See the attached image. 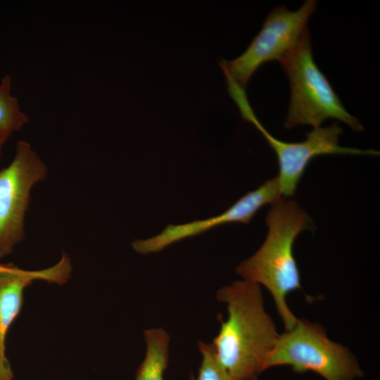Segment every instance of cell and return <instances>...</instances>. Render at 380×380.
<instances>
[{"instance_id": "7", "label": "cell", "mask_w": 380, "mask_h": 380, "mask_svg": "<svg viewBox=\"0 0 380 380\" xmlns=\"http://www.w3.org/2000/svg\"><path fill=\"white\" fill-rule=\"evenodd\" d=\"M46 172L31 145L18 141L13 160L0 170V259L10 255L25 239L24 219L30 191Z\"/></svg>"}, {"instance_id": "10", "label": "cell", "mask_w": 380, "mask_h": 380, "mask_svg": "<svg viewBox=\"0 0 380 380\" xmlns=\"http://www.w3.org/2000/svg\"><path fill=\"white\" fill-rule=\"evenodd\" d=\"M144 334L146 354L136 370L135 380H163L169 362L170 336L163 328L146 329Z\"/></svg>"}, {"instance_id": "11", "label": "cell", "mask_w": 380, "mask_h": 380, "mask_svg": "<svg viewBox=\"0 0 380 380\" xmlns=\"http://www.w3.org/2000/svg\"><path fill=\"white\" fill-rule=\"evenodd\" d=\"M28 121V116L20 108L18 98L11 94V78L6 75L0 82V158L6 141Z\"/></svg>"}, {"instance_id": "8", "label": "cell", "mask_w": 380, "mask_h": 380, "mask_svg": "<svg viewBox=\"0 0 380 380\" xmlns=\"http://www.w3.org/2000/svg\"><path fill=\"white\" fill-rule=\"evenodd\" d=\"M281 196L277 177L268 179L257 189L240 198L219 215L181 224H169L161 233L146 239L135 240L133 249L140 254L159 252L169 245L231 222L248 224L263 205L274 203Z\"/></svg>"}, {"instance_id": "5", "label": "cell", "mask_w": 380, "mask_h": 380, "mask_svg": "<svg viewBox=\"0 0 380 380\" xmlns=\"http://www.w3.org/2000/svg\"><path fill=\"white\" fill-rule=\"evenodd\" d=\"M317 4V1L307 0L293 11L284 5L274 8L241 55L232 61L220 60L225 78L246 89L251 77L263 63L280 62L309 30L308 22L316 10Z\"/></svg>"}, {"instance_id": "4", "label": "cell", "mask_w": 380, "mask_h": 380, "mask_svg": "<svg viewBox=\"0 0 380 380\" xmlns=\"http://www.w3.org/2000/svg\"><path fill=\"white\" fill-rule=\"evenodd\" d=\"M279 365L291 366L296 373L313 372L325 380H355L362 375L348 348L331 341L321 326L305 319H297L279 335L265 367Z\"/></svg>"}, {"instance_id": "3", "label": "cell", "mask_w": 380, "mask_h": 380, "mask_svg": "<svg viewBox=\"0 0 380 380\" xmlns=\"http://www.w3.org/2000/svg\"><path fill=\"white\" fill-rule=\"evenodd\" d=\"M290 85V101L284 127L298 125L320 127L333 118L348 125L354 132L363 126L343 107L329 80L314 61L310 30L298 44L280 62Z\"/></svg>"}, {"instance_id": "2", "label": "cell", "mask_w": 380, "mask_h": 380, "mask_svg": "<svg viewBox=\"0 0 380 380\" xmlns=\"http://www.w3.org/2000/svg\"><path fill=\"white\" fill-rule=\"evenodd\" d=\"M265 221L268 233L264 243L253 255L239 265L236 272L243 279L268 289L287 331L298 319L286 298L290 292L301 289L293 244L302 231L313 230L315 225L295 201L284 198L272 204Z\"/></svg>"}, {"instance_id": "1", "label": "cell", "mask_w": 380, "mask_h": 380, "mask_svg": "<svg viewBox=\"0 0 380 380\" xmlns=\"http://www.w3.org/2000/svg\"><path fill=\"white\" fill-rule=\"evenodd\" d=\"M217 299L227 304L228 317L220 319L210 343L215 355L233 380H257L279 335L265 310L260 286L236 281L222 287Z\"/></svg>"}, {"instance_id": "9", "label": "cell", "mask_w": 380, "mask_h": 380, "mask_svg": "<svg viewBox=\"0 0 380 380\" xmlns=\"http://www.w3.org/2000/svg\"><path fill=\"white\" fill-rule=\"evenodd\" d=\"M71 272L70 260L65 253L57 264L46 269L29 271L11 264L8 269L0 272V380H13L6 355V338L20 312L25 289L35 280L63 284L70 279Z\"/></svg>"}, {"instance_id": "12", "label": "cell", "mask_w": 380, "mask_h": 380, "mask_svg": "<svg viewBox=\"0 0 380 380\" xmlns=\"http://www.w3.org/2000/svg\"><path fill=\"white\" fill-rule=\"evenodd\" d=\"M202 359L197 378L191 376V380H233L229 374L218 361L210 343L198 342Z\"/></svg>"}, {"instance_id": "6", "label": "cell", "mask_w": 380, "mask_h": 380, "mask_svg": "<svg viewBox=\"0 0 380 380\" xmlns=\"http://www.w3.org/2000/svg\"><path fill=\"white\" fill-rule=\"evenodd\" d=\"M232 99L237 105L242 117L251 122L263 135L274 151L279 163L277 176L281 196L290 197L296 190L309 163L315 157L325 155L378 156L375 150H362L341 146L339 136L342 129L337 122L327 127H317L305 135L300 142H286L272 136L261 124L254 113L245 91L234 93Z\"/></svg>"}, {"instance_id": "13", "label": "cell", "mask_w": 380, "mask_h": 380, "mask_svg": "<svg viewBox=\"0 0 380 380\" xmlns=\"http://www.w3.org/2000/svg\"><path fill=\"white\" fill-rule=\"evenodd\" d=\"M11 264H0V272L6 270L10 267Z\"/></svg>"}]
</instances>
